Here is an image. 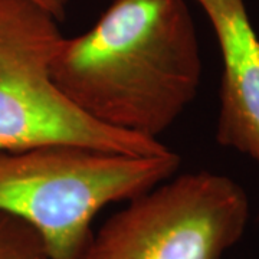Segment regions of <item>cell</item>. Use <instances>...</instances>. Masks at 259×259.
I'll use <instances>...</instances> for the list:
<instances>
[{
  "instance_id": "cell-3",
  "label": "cell",
  "mask_w": 259,
  "mask_h": 259,
  "mask_svg": "<svg viewBox=\"0 0 259 259\" xmlns=\"http://www.w3.org/2000/svg\"><path fill=\"white\" fill-rule=\"evenodd\" d=\"M59 23L30 0H0V150L76 144L136 156L170 150L161 140L104 127L65 100L51 78L65 36Z\"/></svg>"
},
{
  "instance_id": "cell-2",
  "label": "cell",
  "mask_w": 259,
  "mask_h": 259,
  "mask_svg": "<svg viewBox=\"0 0 259 259\" xmlns=\"http://www.w3.org/2000/svg\"><path fill=\"white\" fill-rule=\"evenodd\" d=\"M179 166L171 150L151 156L76 144L0 150V212L35 228L54 259H78L105 206L137 197Z\"/></svg>"
},
{
  "instance_id": "cell-5",
  "label": "cell",
  "mask_w": 259,
  "mask_h": 259,
  "mask_svg": "<svg viewBox=\"0 0 259 259\" xmlns=\"http://www.w3.org/2000/svg\"><path fill=\"white\" fill-rule=\"evenodd\" d=\"M212 25L222 55L216 140L259 166V36L245 0H194Z\"/></svg>"
},
{
  "instance_id": "cell-7",
  "label": "cell",
  "mask_w": 259,
  "mask_h": 259,
  "mask_svg": "<svg viewBox=\"0 0 259 259\" xmlns=\"http://www.w3.org/2000/svg\"><path fill=\"white\" fill-rule=\"evenodd\" d=\"M30 2L36 3L37 6H40L42 9H45L51 15H54L59 22L65 19L68 6L71 3V0H30Z\"/></svg>"
},
{
  "instance_id": "cell-1",
  "label": "cell",
  "mask_w": 259,
  "mask_h": 259,
  "mask_svg": "<svg viewBox=\"0 0 259 259\" xmlns=\"http://www.w3.org/2000/svg\"><path fill=\"white\" fill-rule=\"evenodd\" d=\"M202 69L186 0H112L88 30L62 37L51 78L85 117L160 140L196 98Z\"/></svg>"
},
{
  "instance_id": "cell-4",
  "label": "cell",
  "mask_w": 259,
  "mask_h": 259,
  "mask_svg": "<svg viewBox=\"0 0 259 259\" xmlns=\"http://www.w3.org/2000/svg\"><path fill=\"white\" fill-rule=\"evenodd\" d=\"M248 221V194L231 177L173 176L128 200L78 259H222Z\"/></svg>"
},
{
  "instance_id": "cell-6",
  "label": "cell",
  "mask_w": 259,
  "mask_h": 259,
  "mask_svg": "<svg viewBox=\"0 0 259 259\" xmlns=\"http://www.w3.org/2000/svg\"><path fill=\"white\" fill-rule=\"evenodd\" d=\"M0 259H54L42 236L28 222L0 212Z\"/></svg>"
}]
</instances>
